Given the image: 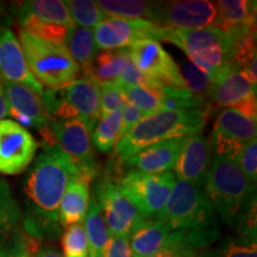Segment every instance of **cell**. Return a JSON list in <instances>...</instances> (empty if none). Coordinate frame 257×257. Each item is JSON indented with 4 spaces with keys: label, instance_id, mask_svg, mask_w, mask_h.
<instances>
[{
    "label": "cell",
    "instance_id": "cell-1",
    "mask_svg": "<svg viewBox=\"0 0 257 257\" xmlns=\"http://www.w3.org/2000/svg\"><path fill=\"white\" fill-rule=\"evenodd\" d=\"M81 174L78 166L57 146L44 148L35 160L24 184L30 234L51 232L59 223V207L67 186Z\"/></svg>",
    "mask_w": 257,
    "mask_h": 257
},
{
    "label": "cell",
    "instance_id": "cell-2",
    "mask_svg": "<svg viewBox=\"0 0 257 257\" xmlns=\"http://www.w3.org/2000/svg\"><path fill=\"white\" fill-rule=\"evenodd\" d=\"M210 111L211 107H206L200 110L159 111L144 115L118 140L112 156L118 165H123L135 154L154 144L201 133Z\"/></svg>",
    "mask_w": 257,
    "mask_h": 257
},
{
    "label": "cell",
    "instance_id": "cell-3",
    "mask_svg": "<svg viewBox=\"0 0 257 257\" xmlns=\"http://www.w3.org/2000/svg\"><path fill=\"white\" fill-rule=\"evenodd\" d=\"M255 191V185L246 179L233 160L214 156L205 180V194L225 223L230 226L243 221L252 224Z\"/></svg>",
    "mask_w": 257,
    "mask_h": 257
},
{
    "label": "cell",
    "instance_id": "cell-4",
    "mask_svg": "<svg viewBox=\"0 0 257 257\" xmlns=\"http://www.w3.org/2000/svg\"><path fill=\"white\" fill-rule=\"evenodd\" d=\"M162 41L179 47L188 59L211 78L232 64L234 46L231 37L217 27L197 30H170L167 29Z\"/></svg>",
    "mask_w": 257,
    "mask_h": 257
},
{
    "label": "cell",
    "instance_id": "cell-5",
    "mask_svg": "<svg viewBox=\"0 0 257 257\" xmlns=\"http://www.w3.org/2000/svg\"><path fill=\"white\" fill-rule=\"evenodd\" d=\"M19 43L34 78L49 89L62 88L75 81L80 68L66 44L53 43L19 30Z\"/></svg>",
    "mask_w": 257,
    "mask_h": 257
},
{
    "label": "cell",
    "instance_id": "cell-6",
    "mask_svg": "<svg viewBox=\"0 0 257 257\" xmlns=\"http://www.w3.org/2000/svg\"><path fill=\"white\" fill-rule=\"evenodd\" d=\"M41 99L55 120L79 119L89 133L100 119V87L86 76L76 79L66 87L44 91Z\"/></svg>",
    "mask_w": 257,
    "mask_h": 257
},
{
    "label": "cell",
    "instance_id": "cell-7",
    "mask_svg": "<svg viewBox=\"0 0 257 257\" xmlns=\"http://www.w3.org/2000/svg\"><path fill=\"white\" fill-rule=\"evenodd\" d=\"M157 219L172 231H204L216 227V210L202 188L176 180Z\"/></svg>",
    "mask_w": 257,
    "mask_h": 257
},
{
    "label": "cell",
    "instance_id": "cell-8",
    "mask_svg": "<svg viewBox=\"0 0 257 257\" xmlns=\"http://www.w3.org/2000/svg\"><path fill=\"white\" fill-rule=\"evenodd\" d=\"M175 181V175L172 172L146 174L130 170L118 185L144 219H157L168 201Z\"/></svg>",
    "mask_w": 257,
    "mask_h": 257
},
{
    "label": "cell",
    "instance_id": "cell-9",
    "mask_svg": "<svg viewBox=\"0 0 257 257\" xmlns=\"http://www.w3.org/2000/svg\"><path fill=\"white\" fill-rule=\"evenodd\" d=\"M98 178L95 201L100 208L108 232L117 237H130L144 218L110 175Z\"/></svg>",
    "mask_w": 257,
    "mask_h": 257
},
{
    "label": "cell",
    "instance_id": "cell-10",
    "mask_svg": "<svg viewBox=\"0 0 257 257\" xmlns=\"http://www.w3.org/2000/svg\"><path fill=\"white\" fill-rule=\"evenodd\" d=\"M208 101L216 107L234 108L256 119V85L233 63L213 76Z\"/></svg>",
    "mask_w": 257,
    "mask_h": 257
},
{
    "label": "cell",
    "instance_id": "cell-11",
    "mask_svg": "<svg viewBox=\"0 0 257 257\" xmlns=\"http://www.w3.org/2000/svg\"><path fill=\"white\" fill-rule=\"evenodd\" d=\"M216 3L208 0L155 2L150 22L170 30H197L214 27Z\"/></svg>",
    "mask_w": 257,
    "mask_h": 257
},
{
    "label": "cell",
    "instance_id": "cell-12",
    "mask_svg": "<svg viewBox=\"0 0 257 257\" xmlns=\"http://www.w3.org/2000/svg\"><path fill=\"white\" fill-rule=\"evenodd\" d=\"M256 134V119L234 108H225L217 115L208 142L214 156L236 161L243 148L255 140Z\"/></svg>",
    "mask_w": 257,
    "mask_h": 257
},
{
    "label": "cell",
    "instance_id": "cell-13",
    "mask_svg": "<svg viewBox=\"0 0 257 257\" xmlns=\"http://www.w3.org/2000/svg\"><path fill=\"white\" fill-rule=\"evenodd\" d=\"M55 144L78 166L81 175L92 181L99 176V167L93 150L91 134L79 119L51 121Z\"/></svg>",
    "mask_w": 257,
    "mask_h": 257
},
{
    "label": "cell",
    "instance_id": "cell-14",
    "mask_svg": "<svg viewBox=\"0 0 257 257\" xmlns=\"http://www.w3.org/2000/svg\"><path fill=\"white\" fill-rule=\"evenodd\" d=\"M167 29L147 19L105 18L93 31L98 49H124L140 40L162 41Z\"/></svg>",
    "mask_w": 257,
    "mask_h": 257
},
{
    "label": "cell",
    "instance_id": "cell-15",
    "mask_svg": "<svg viewBox=\"0 0 257 257\" xmlns=\"http://www.w3.org/2000/svg\"><path fill=\"white\" fill-rule=\"evenodd\" d=\"M9 115L23 127L36 128L43 137L44 143H53L54 135L51 131V117L44 107L41 95L22 83L2 82Z\"/></svg>",
    "mask_w": 257,
    "mask_h": 257
},
{
    "label": "cell",
    "instance_id": "cell-16",
    "mask_svg": "<svg viewBox=\"0 0 257 257\" xmlns=\"http://www.w3.org/2000/svg\"><path fill=\"white\" fill-rule=\"evenodd\" d=\"M127 51L135 67L144 75L167 87L186 88L178 64L159 41L149 38L136 41Z\"/></svg>",
    "mask_w": 257,
    "mask_h": 257
},
{
    "label": "cell",
    "instance_id": "cell-17",
    "mask_svg": "<svg viewBox=\"0 0 257 257\" xmlns=\"http://www.w3.org/2000/svg\"><path fill=\"white\" fill-rule=\"evenodd\" d=\"M37 148V141L28 128L15 120H0V174L23 173L34 161Z\"/></svg>",
    "mask_w": 257,
    "mask_h": 257
},
{
    "label": "cell",
    "instance_id": "cell-18",
    "mask_svg": "<svg viewBox=\"0 0 257 257\" xmlns=\"http://www.w3.org/2000/svg\"><path fill=\"white\" fill-rule=\"evenodd\" d=\"M0 82L22 83L38 95L44 92L29 70L18 38L9 28H0Z\"/></svg>",
    "mask_w": 257,
    "mask_h": 257
},
{
    "label": "cell",
    "instance_id": "cell-19",
    "mask_svg": "<svg viewBox=\"0 0 257 257\" xmlns=\"http://www.w3.org/2000/svg\"><path fill=\"white\" fill-rule=\"evenodd\" d=\"M211 155L210 142L202 133L186 137L181 154L173 168L178 180L187 181L201 188L210 169Z\"/></svg>",
    "mask_w": 257,
    "mask_h": 257
},
{
    "label": "cell",
    "instance_id": "cell-20",
    "mask_svg": "<svg viewBox=\"0 0 257 257\" xmlns=\"http://www.w3.org/2000/svg\"><path fill=\"white\" fill-rule=\"evenodd\" d=\"M185 142L186 137L163 141L135 154L123 165L131 170H138L146 174L170 172V169L174 168Z\"/></svg>",
    "mask_w": 257,
    "mask_h": 257
},
{
    "label": "cell",
    "instance_id": "cell-21",
    "mask_svg": "<svg viewBox=\"0 0 257 257\" xmlns=\"http://www.w3.org/2000/svg\"><path fill=\"white\" fill-rule=\"evenodd\" d=\"M216 6L214 27L229 35L232 41L250 31H256V2L220 0L216 3Z\"/></svg>",
    "mask_w": 257,
    "mask_h": 257
},
{
    "label": "cell",
    "instance_id": "cell-22",
    "mask_svg": "<svg viewBox=\"0 0 257 257\" xmlns=\"http://www.w3.org/2000/svg\"><path fill=\"white\" fill-rule=\"evenodd\" d=\"M173 231L161 219H144L128 237L133 257H148L168 245Z\"/></svg>",
    "mask_w": 257,
    "mask_h": 257
},
{
    "label": "cell",
    "instance_id": "cell-23",
    "mask_svg": "<svg viewBox=\"0 0 257 257\" xmlns=\"http://www.w3.org/2000/svg\"><path fill=\"white\" fill-rule=\"evenodd\" d=\"M91 180L83 175L74 178L67 186L59 207V223L62 226L82 224L87 214Z\"/></svg>",
    "mask_w": 257,
    "mask_h": 257
},
{
    "label": "cell",
    "instance_id": "cell-24",
    "mask_svg": "<svg viewBox=\"0 0 257 257\" xmlns=\"http://www.w3.org/2000/svg\"><path fill=\"white\" fill-rule=\"evenodd\" d=\"M130 62L127 48L115 50H102L98 53L88 72L83 76L91 79L96 85L115 82L125 67Z\"/></svg>",
    "mask_w": 257,
    "mask_h": 257
},
{
    "label": "cell",
    "instance_id": "cell-25",
    "mask_svg": "<svg viewBox=\"0 0 257 257\" xmlns=\"http://www.w3.org/2000/svg\"><path fill=\"white\" fill-rule=\"evenodd\" d=\"M17 12L34 16L46 23L60 25L72 30L76 25L70 17L66 3L61 0H31L24 2L19 6Z\"/></svg>",
    "mask_w": 257,
    "mask_h": 257
},
{
    "label": "cell",
    "instance_id": "cell-26",
    "mask_svg": "<svg viewBox=\"0 0 257 257\" xmlns=\"http://www.w3.org/2000/svg\"><path fill=\"white\" fill-rule=\"evenodd\" d=\"M86 237H87L88 257H105L106 246L110 239V232L106 227L100 208L96 204L95 198L91 197L87 214L83 221Z\"/></svg>",
    "mask_w": 257,
    "mask_h": 257
},
{
    "label": "cell",
    "instance_id": "cell-27",
    "mask_svg": "<svg viewBox=\"0 0 257 257\" xmlns=\"http://www.w3.org/2000/svg\"><path fill=\"white\" fill-rule=\"evenodd\" d=\"M66 47L68 48L70 55L85 75L99 53L94 36H93V31L91 29L86 28H73L69 31L68 38L66 41Z\"/></svg>",
    "mask_w": 257,
    "mask_h": 257
},
{
    "label": "cell",
    "instance_id": "cell-28",
    "mask_svg": "<svg viewBox=\"0 0 257 257\" xmlns=\"http://www.w3.org/2000/svg\"><path fill=\"white\" fill-rule=\"evenodd\" d=\"M19 220L21 210L17 201L8 182L0 178V248L12 238Z\"/></svg>",
    "mask_w": 257,
    "mask_h": 257
},
{
    "label": "cell",
    "instance_id": "cell-29",
    "mask_svg": "<svg viewBox=\"0 0 257 257\" xmlns=\"http://www.w3.org/2000/svg\"><path fill=\"white\" fill-rule=\"evenodd\" d=\"M155 2H142V0H99L96 5L102 14L110 18L141 19L146 17L152 19Z\"/></svg>",
    "mask_w": 257,
    "mask_h": 257
},
{
    "label": "cell",
    "instance_id": "cell-30",
    "mask_svg": "<svg viewBox=\"0 0 257 257\" xmlns=\"http://www.w3.org/2000/svg\"><path fill=\"white\" fill-rule=\"evenodd\" d=\"M121 123V110L100 117V121L95 125L92 136V144L99 152L110 153L119 140Z\"/></svg>",
    "mask_w": 257,
    "mask_h": 257
},
{
    "label": "cell",
    "instance_id": "cell-31",
    "mask_svg": "<svg viewBox=\"0 0 257 257\" xmlns=\"http://www.w3.org/2000/svg\"><path fill=\"white\" fill-rule=\"evenodd\" d=\"M17 17L19 24L22 25V30L27 31L28 34L53 43L66 44L70 29L46 23L34 16L22 14V12H17Z\"/></svg>",
    "mask_w": 257,
    "mask_h": 257
},
{
    "label": "cell",
    "instance_id": "cell-32",
    "mask_svg": "<svg viewBox=\"0 0 257 257\" xmlns=\"http://www.w3.org/2000/svg\"><path fill=\"white\" fill-rule=\"evenodd\" d=\"M179 67L180 75L186 88L192 93L195 98L202 99V100L208 102L210 98V92L212 87V80L208 75L202 73L189 61H184Z\"/></svg>",
    "mask_w": 257,
    "mask_h": 257
},
{
    "label": "cell",
    "instance_id": "cell-33",
    "mask_svg": "<svg viewBox=\"0 0 257 257\" xmlns=\"http://www.w3.org/2000/svg\"><path fill=\"white\" fill-rule=\"evenodd\" d=\"M66 3L70 17L75 25L80 28L92 29L104 21L106 16L96 5V2L92 0H69Z\"/></svg>",
    "mask_w": 257,
    "mask_h": 257
},
{
    "label": "cell",
    "instance_id": "cell-34",
    "mask_svg": "<svg viewBox=\"0 0 257 257\" xmlns=\"http://www.w3.org/2000/svg\"><path fill=\"white\" fill-rule=\"evenodd\" d=\"M121 91L127 104L133 105L146 115L163 111L162 98L153 91L143 87H123Z\"/></svg>",
    "mask_w": 257,
    "mask_h": 257
},
{
    "label": "cell",
    "instance_id": "cell-35",
    "mask_svg": "<svg viewBox=\"0 0 257 257\" xmlns=\"http://www.w3.org/2000/svg\"><path fill=\"white\" fill-rule=\"evenodd\" d=\"M64 257H88L87 237L82 224L70 225L62 237Z\"/></svg>",
    "mask_w": 257,
    "mask_h": 257
},
{
    "label": "cell",
    "instance_id": "cell-36",
    "mask_svg": "<svg viewBox=\"0 0 257 257\" xmlns=\"http://www.w3.org/2000/svg\"><path fill=\"white\" fill-rule=\"evenodd\" d=\"M216 257H257L256 233L248 232L243 238L224 243L216 251Z\"/></svg>",
    "mask_w": 257,
    "mask_h": 257
},
{
    "label": "cell",
    "instance_id": "cell-37",
    "mask_svg": "<svg viewBox=\"0 0 257 257\" xmlns=\"http://www.w3.org/2000/svg\"><path fill=\"white\" fill-rule=\"evenodd\" d=\"M100 87V117L117 110H123L126 99L123 91L115 82L104 83Z\"/></svg>",
    "mask_w": 257,
    "mask_h": 257
},
{
    "label": "cell",
    "instance_id": "cell-38",
    "mask_svg": "<svg viewBox=\"0 0 257 257\" xmlns=\"http://www.w3.org/2000/svg\"><path fill=\"white\" fill-rule=\"evenodd\" d=\"M242 173L246 176L251 184L255 185L257 180V142L255 140L250 141L245 147L243 148L242 152L234 161Z\"/></svg>",
    "mask_w": 257,
    "mask_h": 257
},
{
    "label": "cell",
    "instance_id": "cell-39",
    "mask_svg": "<svg viewBox=\"0 0 257 257\" xmlns=\"http://www.w3.org/2000/svg\"><path fill=\"white\" fill-rule=\"evenodd\" d=\"M32 248L24 237L14 234L5 245L0 248V257H32Z\"/></svg>",
    "mask_w": 257,
    "mask_h": 257
},
{
    "label": "cell",
    "instance_id": "cell-40",
    "mask_svg": "<svg viewBox=\"0 0 257 257\" xmlns=\"http://www.w3.org/2000/svg\"><path fill=\"white\" fill-rule=\"evenodd\" d=\"M105 257H133L128 237H117L110 233Z\"/></svg>",
    "mask_w": 257,
    "mask_h": 257
},
{
    "label": "cell",
    "instance_id": "cell-41",
    "mask_svg": "<svg viewBox=\"0 0 257 257\" xmlns=\"http://www.w3.org/2000/svg\"><path fill=\"white\" fill-rule=\"evenodd\" d=\"M144 113H142L133 105L127 104L124 106L121 110V123H120V131H119V138L124 136L127 131H130L138 121H140L144 117Z\"/></svg>",
    "mask_w": 257,
    "mask_h": 257
},
{
    "label": "cell",
    "instance_id": "cell-42",
    "mask_svg": "<svg viewBox=\"0 0 257 257\" xmlns=\"http://www.w3.org/2000/svg\"><path fill=\"white\" fill-rule=\"evenodd\" d=\"M8 115H9L8 102H6L5 93H4V89H3V85H2V82H0V120H3L5 117H8Z\"/></svg>",
    "mask_w": 257,
    "mask_h": 257
},
{
    "label": "cell",
    "instance_id": "cell-43",
    "mask_svg": "<svg viewBox=\"0 0 257 257\" xmlns=\"http://www.w3.org/2000/svg\"><path fill=\"white\" fill-rule=\"evenodd\" d=\"M32 257H63V256L54 248H42L40 250H37Z\"/></svg>",
    "mask_w": 257,
    "mask_h": 257
}]
</instances>
